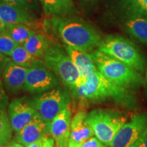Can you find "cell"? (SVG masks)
Here are the masks:
<instances>
[{"label":"cell","instance_id":"6da1fadb","mask_svg":"<svg viewBox=\"0 0 147 147\" xmlns=\"http://www.w3.org/2000/svg\"><path fill=\"white\" fill-rule=\"evenodd\" d=\"M49 22L55 32L67 46L89 52L98 47L102 41L97 31L80 18L53 16Z\"/></svg>","mask_w":147,"mask_h":147},{"label":"cell","instance_id":"7a4b0ae2","mask_svg":"<svg viewBox=\"0 0 147 147\" xmlns=\"http://www.w3.org/2000/svg\"><path fill=\"white\" fill-rule=\"evenodd\" d=\"M71 91L77 96L91 101L113 100L128 108H136L137 100L128 88L113 83L98 70L95 71L82 86Z\"/></svg>","mask_w":147,"mask_h":147},{"label":"cell","instance_id":"3957f363","mask_svg":"<svg viewBox=\"0 0 147 147\" xmlns=\"http://www.w3.org/2000/svg\"><path fill=\"white\" fill-rule=\"evenodd\" d=\"M90 55L97 69L113 83L126 88H137L143 85L144 76L140 71L113 57L97 49Z\"/></svg>","mask_w":147,"mask_h":147},{"label":"cell","instance_id":"277c9868","mask_svg":"<svg viewBox=\"0 0 147 147\" xmlns=\"http://www.w3.org/2000/svg\"><path fill=\"white\" fill-rule=\"evenodd\" d=\"M98 49L123 62L140 73L146 70V62L138 48L119 36H108L102 40Z\"/></svg>","mask_w":147,"mask_h":147},{"label":"cell","instance_id":"5b68a950","mask_svg":"<svg viewBox=\"0 0 147 147\" xmlns=\"http://www.w3.org/2000/svg\"><path fill=\"white\" fill-rule=\"evenodd\" d=\"M86 121L93 129L95 136L110 146L116 134L126 123L127 119L118 111L95 109L87 114Z\"/></svg>","mask_w":147,"mask_h":147},{"label":"cell","instance_id":"8992f818","mask_svg":"<svg viewBox=\"0 0 147 147\" xmlns=\"http://www.w3.org/2000/svg\"><path fill=\"white\" fill-rule=\"evenodd\" d=\"M44 61L69 89L76 87L79 74L66 49L59 45H52L44 57Z\"/></svg>","mask_w":147,"mask_h":147},{"label":"cell","instance_id":"52a82bcc","mask_svg":"<svg viewBox=\"0 0 147 147\" xmlns=\"http://www.w3.org/2000/svg\"><path fill=\"white\" fill-rule=\"evenodd\" d=\"M32 102L42 119L50 125L57 115L68 108L70 97L66 89L55 88L36 95Z\"/></svg>","mask_w":147,"mask_h":147},{"label":"cell","instance_id":"ba28073f","mask_svg":"<svg viewBox=\"0 0 147 147\" xmlns=\"http://www.w3.org/2000/svg\"><path fill=\"white\" fill-rule=\"evenodd\" d=\"M146 132L147 114H136L116 134L109 147H138Z\"/></svg>","mask_w":147,"mask_h":147},{"label":"cell","instance_id":"9c48e42d","mask_svg":"<svg viewBox=\"0 0 147 147\" xmlns=\"http://www.w3.org/2000/svg\"><path fill=\"white\" fill-rule=\"evenodd\" d=\"M42 64L29 68L24 83V91L32 93H40L57 87L60 82L56 74Z\"/></svg>","mask_w":147,"mask_h":147},{"label":"cell","instance_id":"30bf717a","mask_svg":"<svg viewBox=\"0 0 147 147\" xmlns=\"http://www.w3.org/2000/svg\"><path fill=\"white\" fill-rule=\"evenodd\" d=\"M37 110L32 100L22 97L12 100L8 106V115L13 131L18 133L34 119Z\"/></svg>","mask_w":147,"mask_h":147},{"label":"cell","instance_id":"8fae6325","mask_svg":"<svg viewBox=\"0 0 147 147\" xmlns=\"http://www.w3.org/2000/svg\"><path fill=\"white\" fill-rule=\"evenodd\" d=\"M65 49L78 69L79 74V78L76 87H80L85 83L88 78L97 70L96 65L90 53L88 52L75 49L69 46H66Z\"/></svg>","mask_w":147,"mask_h":147},{"label":"cell","instance_id":"7c38bea8","mask_svg":"<svg viewBox=\"0 0 147 147\" xmlns=\"http://www.w3.org/2000/svg\"><path fill=\"white\" fill-rule=\"evenodd\" d=\"M71 121V111L66 108L51 121L49 125V134L54 139L57 147H68Z\"/></svg>","mask_w":147,"mask_h":147},{"label":"cell","instance_id":"4fadbf2b","mask_svg":"<svg viewBox=\"0 0 147 147\" xmlns=\"http://www.w3.org/2000/svg\"><path fill=\"white\" fill-rule=\"evenodd\" d=\"M49 125L42 119L39 113H37L34 119L16 134V142L26 147L45 136L50 134Z\"/></svg>","mask_w":147,"mask_h":147},{"label":"cell","instance_id":"5bb4252c","mask_svg":"<svg viewBox=\"0 0 147 147\" xmlns=\"http://www.w3.org/2000/svg\"><path fill=\"white\" fill-rule=\"evenodd\" d=\"M86 116L87 113L80 111L71 119L68 147H78L95 136L93 129L86 121Z\"/></svg>","mask_w":147,"mask_h":147},{"label":"cell","instance_id":"9a60e30c","mask_svg":"<svg viewBox=\"0 0 147 147\" xmlns=\"http://www.w3.org/2000/svg\"><path fill=\"white\" fill-rule=\"evenodd\" d=\"M0 17L5 24L29 25L36 19L27 7L3 2H0Z\"/></svg>","mask_w":147,"mask_h":147},{"label":"cell","instance_id":"2e32d148","mask_svg":"<svg viewBox=\"0 0 147 147\" xmlns=\"http://www.w3.org/2000/svg\"><path fill=\"white\" fill-rule=\"evenodd\" d=\"M29 68L22 67L10 61L3 72V79L7 89L12 93H17L23 89Z\"/></svg>","mask_w":147,"mask_h":147},{"label":"cell","instance_id":"e0dca14e","mask_svg":"<svg viewBox=\"0 0 147 147\" xmlns=\"http://www.w3.org/2000/svg\"><path fill=\"white\" fill-rule=\"evenodd\" d=\"M47 15L65 16L76 12L72 0H40Z\"/></svg>","mask_w":147,"mask_h":147},{"label":"cell","instance_id":"ac0fdd59","mask_svg":"<svg viewBox=\"0 0 147 147\" xmlns=\"http://www.w3.org/2000/svg\"><path fill=\"white\" fill-rule=\"evenodd\" d=\"M52 45L50 40L43 34L35 33L27 39L23 46L35 57L44 59V57Z\"/></svg>","mask_w":147,"mask_h":147},{"label":"cell","instance_id":"d6986e66","mask_svg":"<svg viewBox=\"0 0 147 147\" xmlns=\"http://www.w3.org/2000/svg\"><path fill=\"white\" fill-rule=\"evenodd\" d=\"M10 57L12 61L16 64L29 69L45 64V61L41 59L35 57L23 45H18Z\"/></svg>","mask_w":147,"mask_h":147},{"label":"cell","instance_id":"ffe728a7","mask_svg":"<svg viewBox=\"0 0 147 147\" xmlns=\"http://www.w3.org/2000/svg\"><path fill=\"white\" fill-rule=\"evenodd\" d=\"M125 27L129 34L147 45V18H131L126 21Z\"/></svg>","mask_w":147,"mask_h":147},{"label":"cell","instance_id":"44dd1931","mask_svg":"<svg viewBox=\"0 0 147 147\" xmlns=\"http://www.w3.org/2000/svg\"><path fill=\"white\" fill-rule=\"evenodd\" d=\"M5 32L18 45H23L29 37L35 34L34 31L25 24H5Z\"/></svg>","mask_w":147,"mask_h":147},{"label":"cell","instance_id":"7402d4cb","mask_svg":"<svg viewBox=\"0 0 147 147\" xmlns=\"http://www.w3.org/2000/svg\"><path fill=\"white\" fill-rule=\"evenodd\" d=\"M10 119L5 109H0V144H8L12 136Z\"/></svg>","mask_w":147,"mask_h":147},{"label":"cell","instance_id":"603a6c76","mask_svg":"<svg viewBox=\"0 0 147 147\" xmlns=\"http://www.w3.org/2000/svg\"><path fill=\"white\" fill-rule=\"evenodd\" d=\"M18 45L5 32L0 34V52L10 57Z\"/></svg>","mask_w":147,"mask_h":147},{"label":"cell","instance_id":"cb8c5ba5","mask_svg":"<svg viewBox=\"0 0 147 147\" xmlns=\"http://www.w3.org/2000/svg\"><path fill=\"white\" fill-rule=\"evenodd\" d=\"M55 140L52 137L46 135L26 147H54Z\"/></svg>","mask_w":147,"mask_h":147},{"label":"cell","instance_id":"d4e9b609","mask_svg":"<svg viewBox=\"0 0 147 147\" xmlns=\"http://www.w3.org/2000/svg\"><path fill=\"white\" fill-rule=\"evenodd\" d=\"M78 147H107L96 137H91L87 140Z\"/></svg>","mask_w":147,"mask_h":147},{"label":"cell","instance_id":"484cf974","mask_svg":"<svg viewBox=\"0 0 147 147\" xmlns=\"http://www.w3.org/2000/svg\"><path fill=\"white\" fill-rule=\"evenodd\" d=\"M8 105V97L3 89V84L0 80V109H5Z\"/></svg>","mask_w":147,"mask_h":147},{"label":"cell","instance_id":"4316f807","mask_svg":"<svg viewBox=\"0 0 147 147\" xmlns=\"http://www.w3.org/2000/svg\"><path fill=\"white\" fill-rule=\"evenodd\" d=\"M139 14H147V0H135L133 2Z\"/></svg>","mask_w":147,"mask_h":147},{"label":"cell","instance_id":"83f0119b","mask_svg":"<svg viewBox=\"0 0 147 147\" xmlns=\"http://www.w3.org/2000/svg\"><path fill=\"white\" fill-rule=\"evenodd\" d=\"M12 60L10 57L0 52V76L2 74L5 66Z\"/></svg>","mask_w":147,"mask_h":147},{"label":"cell","instance_id":"f1b7e54d","mask_svg":"<svg viewBox=\"0 0 147 147\" xmlns=\"http://www.w3.org/2000/svg\"><path fill=\"white\" fill-rule=\"evenodd\" d=\"M0 2L27 7V5L29 2V0H0Z\"/></svg>","mask_w":147,"mask_h":147},{"label":"cell","instance_id":"f546056e","mask_svg":"<svg viewBox=\"0 0 147 147\" xmlns=\"http://www.w3.org/2000/svg\"><path fill=\"white\" fill-rule=\"evenodd\" d=\"M138 147H147V132L141 140Z\"/></svg>","mask_w":147,"mask_h":147},{"label":"cell","instance_id":"4dcf8cb0","mask_svg":"<svg viewBox=\"0 0 147 147\" xmlns=\"http://www.w3.org/2000/svg\"><path fill=\"white\" fill-rule=\"evenodd\" d=\"M143 87H144L145 95L147 98V69L145 71V76H144V82H143Z\"/></svg>","mask_w":147,"mask_h":147},{"label":"cell","instance_id":"1f68e13d","mask_svg":"<svg viewBox=\"0 0 147 147\" xmlns=\"http://www.w3.org/2000/svg\"><path fill=\"white\" fill-rule=\"evenodd\" d=\"M8 147H25L23 144H20L18 142H14V141H12L8 144Z\"/></svg>","mask_w":147,"mask_h":147},{"label":"cell","instance_id":"d6a6232c","mask_svg":"<svg viewBox=\"0 0 147 147\" xmlns=\"http://www.w3.org/2000/svg\"><path fill=\"white\" fill-rule=\"evenodd\" d=\"M5 23L3 21V20L1 19L0 17V34H1L2 33L5 32Z\"/></svg>","mask_w":147,"mask_h":147},{"label":"cell","instance_id":"836d02e7","mask_svg":"<svg viewBox=\"0 0 147 147\" xmlns=\"http://www.w3.org/2000/svg\"><path fill=\"white\" fill-rule=\"evenodd\" d=\"M0 147H8V145H5V144H0Z\"/></svg>","mask_w":147,"mask_h":147},{"label":"cell","instance_id":"e575fe53","mask_svg":"<svg viewBox=\"0 0 147 147\" xmlns=\"http://www.w3.org/2000/svg\"><path fill=\"white\" fill-rule=\"evenodd\" d=\"M130 1H132V2H134V1H135V0H130Z\"/></svg>","mask_w":147,"mask_h":147}]
</instances>
